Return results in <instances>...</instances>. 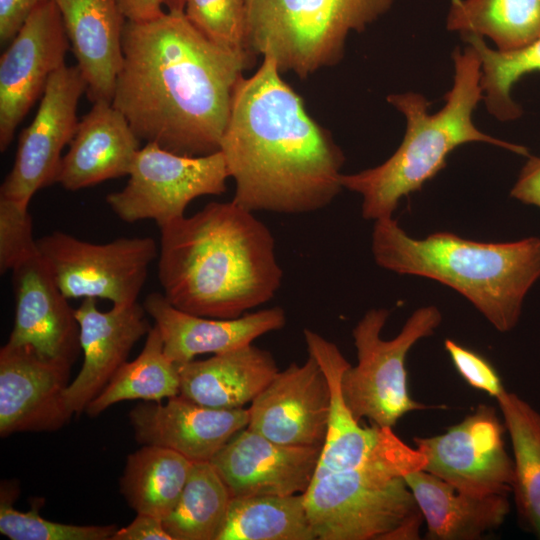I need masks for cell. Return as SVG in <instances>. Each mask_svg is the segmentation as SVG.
<instances>
[{
  "label": "cell",
  "mask_w": 540,
  "mask_h": 540,
  "mask_svg": "<svg viewBox=\"0 0 540 540\" xmlns=\"http://www.w3.org/2000/svg\"><path fill=\"white\" fill-rule=\"evenodd\" d=\"M112 105L137 137L185 156L220 151L235 90L253 58L209 40L183 12L127 20Z\"/></svg>",
  "instance_id": "cell-1"
},
{
  "label": "cell",
  "mask_w": 540,
  "mask_h": 540,
  "mask_svg": "<svg viewBox=\"0 0 540 540\" xmlns=\"http://www.w3.org/2000/svg\"><path fill=\"white\" fill-rule=\"evenodd\" d=\"M220 151L235 182L232 201L252 212H314L343 188L341 148L308 114L271 56L239 82Z\"/></svg>",
  "instance_id": "cell-2"
},
{
  "label": "cell",
  "mask_w": 540,
  "mask_h": 540,
  "mask_svg": "<svg viewBox=\"0 0 540 540\" xmlns=\"http://www.w3.org/2000/svg\"><path fill=\"white\" fill-rule=\"evenodd\" d=\"M160 232L158 278L179 310L237 318L271 300L281 285L271 231L233 201L210 202Z\"/></svg>",
  "instance_id": "cell-3"
},
{
  "label": "cell",
  "mask_w": 540,
  "mask_h": 540,
  "mask_svg": "<svg viewBox=\"0 0 540 540\" xmlns=\"http://www.w3.org/2000/svg\"><path fill=\"white\" fill-rule=\"evenodd\" d=\"M372 253L382 268L436 280L460 293L500 332L518 323L540 278V238L489 243L437 232L410 237L392 217L375 220Z\"/></svg>",
  "instance_id": "cell-4"
},
{
  "label": "cell",
  "mask_w": 540,
  "mask_h": 540,
  "mask_svg": "<svg viewBox=\"0 0 540 540\" xmlns=\"http://www.w3.org/2000/svg\"><path fill=\"white\" fill-rule=\"evenodd\" d=\"M452 57L453 85L442 109L429 114L431 102L420 93L388 95L387 101L406 119L400 146L374 168L342 174V187L362 196L365 219L392 217L400 199L421 190L445 168L449 154L460 145L483 142L528 155L525 147L494 138L475 126L473 112L483 100L481 62L469 44L464 50L456 48Z\"/></svg>",
  "instance_id": "cell-5"
},
{
  "label": "cell",
  "mask_w": 540,
  "mask_h": 540,
  "mask_svg": "<svg viewBox=\"0 0 540 540\" xmlns=\"http://www.w3.org/2000/svg\"><path fill=\"white\" fill-rule=\"evenodd\" d=\"M425 457L390 427L362 465L315 472L303 493L318 540H418L423 521L404 476L423 470Z\"/></svg>",
  "instance_id": "cell-6"
},
{
  "label": "cell",
  "mask_w": 540,
  "mask_h": 540,
  "mask_svg": "<svg viewBox=\"0 0 540 540\" xmlns=\"http://www.w3.org/2000/svg\"><path fill=\"white\" fill-rule=\"evenodd\" d=\"M393 0H246L249 52L271 56L281 73L305 78L338 63L351 32L385 14Z\"/></svg>",
  "instance_id": "cell-7"
},
{
  "label": "cell",
  "mask_w": 540,
  "mask_h": 540,
  "mask_svg": "<svg viewBox=\"0 0 540 540\" xmlns=\"http://www.w3.org/2000/svg\"><path fill=\"white\" fill-rule=\"evenodd\" d=\"M389 314L387 309H371L354 327L358 362L344 371L341 388L356 420L366 418L379 427L393 428L405 414L430 408L410 396L405 361L420 339L433 335L442 315L435 306L421 307L396 337L384 340L380 334Z\"/></svg>",
  "instance_id": "cell-8"
},
{
  "label": "cell",
  "mask_w": 540,
  "mask_h": 540,
  "mask_svg": "<svg viewBox=\"0 0 540 540\" xmlns=\"http://www.w3.org/2000/svg\"><path fill=\"white\" fill-rule=\"evenodd\" d=\"M128 176L122 190L107 195L108 205L126 223L149 219L160 228L183 217L194 199L224 193L229 173L221 151L191 157L149 142Z\"/></svg>",
  "instance_id": "cell-9"
},
{
  "label": "cell",
  "mask_w": 540,
  "mask_h": 540,
  "mask_svg": "<svg viewBox=\"0 0 540 540\" xmlns=\"http://www.w3.org/2000/svg\"><path fill=\"white\" fill-rule=\"evenodd\" d=\"M37 247L68 299L101 298L114 306L129 305L159 255L151 237H121L97 244L54 231L37 239Z\"/></svg>",
  "instance_id": "cell-10"
},
{
  "label": "cell",
  "mask_w": 540,
  "mask_h": 540,
  "mask_svg": "<svg viewBox=\"0 0 540 540\" xmlns=\"http://www.w3.org/2000/svg\"><path fill=\"white\" fill-rule=\"evenodd\" d=\"M494 407L481 404L460 423L432 437H414L425 457L424 470L458 490L477 496L509 495L514 463Z\"/></svg>",
  "instance_id": "cell-11"
},
{
  "label": "cell",
  "mask_w": 540,
  "mask_h": 540,
  "mask_svg": "<svg viewBox=\"0 0 540 540\" xmlns=\"http://www.w3.org/2000/svg\"><path fill=\"white\" fill-rule=\"evenodd\" d=\"M86 89L77 66L65 64L50 76L33 120L19 135L0 196L30 202L38 190L55 183L62 150L78 127V103Z\"/></svg>",
  "instance_id": "cell-12"
},
{
  "label": "cell",
  "mask_w": 540,
  "mask_h": 540,
  "mask_svg": "<svg viewBox=\"0 0 540 540\" xmlns=\"http://www.w3.org/2000/svg\"><path fill=\"white\" fill-rule=\"evenodd\" d=\"M70 48L54 0L36 8L0 58V150L10 145L15 130L43 94L50 76L65 65Z\"/></svg>",
  "instance_id": "cell-13"
},
{
  "label": "cell",
  "mask_w": 540,
  "mask_h": 540,
  "mask_svg": "<svg viewBox=\"0 0 540 540\" xmlns=\"http://www.w3.org/2000/svg\"><path fill=\"white\" fill-rule=\"evenodd\" d=\"M73 362L40 356L31 346L0 349V435L53 432L73 413L65 392Z\"/></svg>",
  "instance_id": "cell-14"
},
{
  "label": "cell",
  "mask_w": 540,
  "mask_h": 540,
  "mask_svg": "<svg viewBox=\"0 0 540 540\" xmlns=\"http://www.w3.org/2000/svg\"><path fill=\"white\" fill-rule=\"evenodd\" d=\"M248 409V429L279 444L322 448L330 409L327 378L309 355L304 364L279 371Z\"/></svg>",
  "instance_id": "cell-15"
},
{
  "label": "cell",
  "mask_w": 540,
  "mask_h": 540,
  "mask_svg": "<svg viewBox=\"0 0 540 540\" xmlns=\"http://www.w3.org/2000/svg\"><path fill=\"white\" fill-rule=\"evenodd\" d=\"M321 447L276 443L245 428L210 461L232 498L303 494L311 484Z\"/></svg>",
  "instance_id": "cell-16"
},
{
  "label": "cell",
  "mask_w": 540,
  "mask_h": 540,
  "mask_svg": "<svg viewBox=\"0 0 540 540\" xmlns=\"http://www.w3.org/2000/svg\"><path fill=\"white\" fill-rule=\"evenodd\" d=\"M15 318L8 344L31 346L40 356L74 362L80 328L68 298L39 250L12 270Z\"/></svg>",
  "instance_id": "cell-17"
},
{
  "label": "cell",
  "mask_w": 540,
  "mask_h": 540,
  "mask_svg": "<svg viewBox=\"0 0 540 540\" xmlns=\"http://www.w3.org/2000/svg\"><path fill=\"white\" fill-rule=\"evenodd\" d=\"M138 443L174 450L192 462L212 458L249 424V409H215L181 395L143 401L129 413Z\"/></svg>",
  "instance_id": "cell-18"
},
{
  "label": "cell",
  "mask_w": 540,
  "mask_h": 540,
  "mask_svg": "<svg viewBox=\"0 0 540 540\" xmlns=\"http://www.w3.org/2000/svg\"><path fill=\"white\" fill-rule=\"evenodd\" d=\"M145 313L138 301L100 311L96 298H85L75 309L84 360L65 392L67 406L73 414L86 410L127 361L133 346L149 333L152 327Z\"/></svg>",
  "instance_id": "cell-19"
},
{
  "label": "cell",
  "mask_w": 540,
  "mask_h": 540,
  "mask_svg": "<svg viewBox=\"0 0 540 540\" xmlns=\"http://www.w3.org/2000/svg\"><path fill=\"white\" fill-rule=\"evenodd\" d=\"M143 306L161 333L164 352L176 364L248 346L286 323L284 309L277 306L232 319L209 318L177 309L159 292L147 295Z\"/></svg>",
  "instance_id": "cell-20"
},
{
  "label": "cell",
  "mask_w": 540,
  "mask_h": 540,
  "mask_svg": "<svg viewBox=\"0 0 540 540\" xmlns=\"http://www.w3.org/2000/svg\"><path fill=\"white\" fill-rule=\"evenodd\" d=\"M141 140L112 102L97 101L79 121L55 183L77 191L128 176Z\"/></svg>",
  "instance_id": "cell-21"
},
{
  "label": "cell",
  "mask_w": 540,
  "mask_h": 540,
  "mask_svg": "<svg viewBox=\"0 0 540 540\" xmlns=\"http://www.w3.org/2000/svg\"><path fill=\"white\" fill-rule=\"evenodd\" d=\"M91 102H112L127 21L117 0H54Z\"/></svg>",
  "instance_id": "cell-22"
},
{
  "label": "cell",
  "mask_w": 540,
  "mask_h": 540,
  "mask_svg": "<svg viewBox=\"0 0 540 540\" xmlns=\"http://www.w3.org/2000/svg\"><path fill=\"white\" fill-rule=\"evenodd\" d=\"M177 365L179 395L215 409L244 408L279 372L271 353L252 344Z\"/></svg>",
  "instance_id": "cell-23"
},
{
  "label": "cell",
  "mask_w": 540,
  "mask_h": 540,
  "mask_svg": "<svg viewBox=\"0 0 540 540\" xmlns=\"http://www.w3.org/2000/svg\"><path fill=\"white\" fill-rule=\"evenodd\" d=\"M404 479L426 523V539H480L499 528L510 510L508 495L468 494L425 470Z\"/></svg>",
  "instance_id": "cell-24"
},
{
  "label": "cell",
  "mask_w": 540,
  "mask_h": 540,
  "mask_svg": "<svg viewBox=\"0 0 540 540\" xmlns=\"http://www.w3.org/2000/svg\"><path fill=\"white\" fill-rule=\"evenodd\" d=\"M309 355L313 356L325 374L330 409L327 435L315 472L352 469L367 461L376 449L381 427H362L351 413L341 388L344 371L350 365L338 347L318 333L304 329Z\"/></svg>",
  "instance_id": "cell-25"
},
{
  "label": "cell",
  "mask_w": 540,
  "mask_h": 540,
  "mask_svg": "<svg viewBox=\"0 0 540 540\" xmlns=\"http://www.w3.org/2000/svg\"><path fill=\"white\" fill-rule=\"evenodd\" d=\"M192 465L174 450L144 445L127 457L121 493L137 513L164 519L176 505Z\"/></svg>",
  "instance_id": "cell-26"
},
{
  "label": "cell",
  "mask_w": 540,
  "mask_h": 540,
  "mask_svg": "<svg viewBox=\"0 0 540 540\" xmlns=\"http://www.w3.org/2000/svg\"><path fill=\"white\" fill-rule=\"evenodd\" d=\"M446 27L487 37L499 51L519 50L540 36V0H451Z\"/></svg>",
  "instance_id": "cell-27"
},
{
  "label": "cell",
  "mask_w": 540,
  "mask_h": 540,
  "mask_svg": "<svg viewBox=\"0 0 540 540\" xmlns=\"http://www.w3.org/2000/svg\"><path fill=\"white\" fill-rule=\"evenodd\" d=\"M496 400L512 443V493L517 511L527 528L540 538V413L505 388Z\"/></svg>",
  "instance_id": "cell-28"
},
{
  "label": "cell",
  "mask_w": 540,
  "mask_h": 540,
  "mask_svg": "<svg viewBox=\"0 0 540 540\" xmlns=\"http://www.w3.org/2000/svg\"><path fill=\"white\" fill-rule=\"evenodd\" d=\"M303 494L232 498L216 540H314Z\"/></svg>",
  "instance_id": "cell-29"
},
{
  "label": "cell",
  "mask_w": 540,
  "mask_h": 540,
  "mask_svg": "<svg viewBox=\"0 0 540 540\" xmlns=\"http://www.w3.org/2000/svg\"><path fill=\"white\" fill-rule=\"evenodd\" d=\"M179 385L178 365L164 352L161 333L154 325L147 334L141 353L117 370L85 411L90 417H95L121 401L168 399L179 394Z\"/></svg>",
  "instance_id": "cell-30"
},
{
  "label": "cell",
  "mask_w": 540,
  "mask_h": 540,
  "mask_svg": "<svg viewBox=\"0 0 540 540\" xmlns=\"http://www.w3.org/2000/svg\"><path fill=\"white\" fill-rule=\"evenodd\" d=\"M231 499L210 461L193 462L176 505L163 519L164 527L173 540H216Z\"/></svg>",
  "instance_id": "cell-31"
},
{
  "label": "cell",
  "mask_w": 540,
  "mask_h": 540,
  "mask_svg": "<svg viewBox=\"0 0 540 540\" xmlns=\"http://www.w3.org/2000/svg\"><path fill=\"white\" fill-rule=\"evenodd\" d=\"M462 39L479 56L483 100L489 113L500 121L519 118L522 108L513 100L512 88L525 75L540 72V36L530 45L509 52L492 49L477 35Z\"/></svg>",
  "instance_id": "cell-32"
},
{
  "label": "cell",
  "mask_w": 540,
  "mask_h": 540,
  "mask_svg": "<svg viewBox=\"0 0 540 540\" xmlns=\"http://www.w3.org/2000/svg\"><path fill=\"white\" fill-rule=\"evenodd\" d=\"M15 487L1 486L0 532L11 540H111L116 525L81 526L42 518L38 505L26 512L13 507Z\"/></svg>",
  "instance_id": "cell-33"
},
{
  "label": "cell",
  "mask_w": 540,
  "mask_h": 540,
  "mask_svg": "<svg viewBox=\"0 0 540 540\" xmlns=\"http://www.w3.org/2000/svg\"><path fill=\"white\" fill-rule=\"evenodd\" d=\"M184 14L209 40L255 59L246 43V0H186Z\"/></svg>",
  "instance_id": "cell-34"
},
{
  "label": "cell",
  "mask_w": 540,
  "mask_h": 540,
  "mask_svg": "<svg viewBox=\"0 0 540 540\" xmlns=\"http://www.w3.org/2000/svg\"><path fill=\"white\" fill-rule=\"evenodd\" d=\"M29 203L0 196L1 274L11 271L21 260L38 251Z\"/></svg>",
  "instance_id": "cell-35"
},
{
  "label": "cell",
  "mask_w": 540,
  "mask_h": 540,
  "mask_svg": "<svg viewBox=\"0 0 540 540\" xmlns=\"http://www.w3.org/2000/svg\"><path fill=\"white\" fill-rule=\"evenodd\" d=\"M444 346L463 380L471 387L496 398L505 388L494 366L479 353L446 339Z\"/></svg>",
  "instance_id": "cell-36"
},
{
  "label": "cell",
  "mask_w": 540,
  "mask_h": 540,
  "mask_svg": "<svg viewBox=\"0 0 540 540\" xmlns=\"http://www.w3.org/2000/svg\"><path fill=\"white\" fill-rule=\"evenodd\" d=\"M49 0H0V42L9 43L29 15Z\"/></svg>",
  "instance_id": "cell-37"
},
{
  "label": "cell",
  "mask_w": 540,
  "mask_h": 540,
  "mask_svg": "<svg viewBox=\"0 0 540 540\" xmlns=\"http://www.w3.org/2000/svg\"><path fill=\"white\" fill-rule=\"evenodd\" d=\"M111 540H173V538L166 531L163 519L137 513L129 525L116 530Z\"/></svg>",
  "instance_id": "cell-38"
},
{
  "label": "cell",
  "mask_w": 540,
  "mask_h": 540,
  "mask_svg": "<svg viewBox=\"0 0 540 540\" xmlns=\"http://www.w3.org/2000/svg\"><path fill=\"white\" fill-rule=\"evenodd\" d=\"M511 197L540 209V157H529L511 189Z\"/></svg>",
  "instance_id": "cell-39"
},
{
  "label": "cell",
  "mask_w": 540,
  "mask_h": 540,
  "mask_svg": "<svg viewBox=\"0 0 540 540\" xmlns=\"http://www.w3.org/2000/svg\"><path fill=\"white\" fill-rule=\"evenodd\" d=\"M117 2L129 21H147L164 12L161 0H117Z\"/></svg>",
  "instance_id": "cell-40"
},
{
  "label": "cell",
  "mask_w": 540,
  "mask_h": 540,
  "mask_svg": "<svg viewBox=\"0 0 540 540\" xmlns=\"http://www.w3.org/2000/svg\"><path fill=\"white\" fill-rule=\"evenodd\" d=\"M162 5L167 8V11L183 12L186 0H161Z\"/></svg>",
  "instance_id": "cell-41"
}]
</instances>
